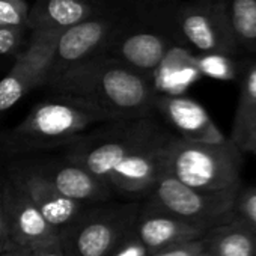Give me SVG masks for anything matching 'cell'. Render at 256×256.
<instances>
[{"mask_svg":"<svg viewBox=\"0 0 256 256\" xmlns=\"http://www.w3.org/2000/svg\"><path fill=\"white\" fill-rule=\"evenodd\" d=\"M11 244H12V241H11L8 210H6V204H5V198L2 194V190H0V252H4Z\"/></svg>","mask_w":256,"mask_h":256,"instance_id":"4316f807","label":"cell"},{"mask_svg":"<svg viewBox=\"0 0 256 256\" xmlns=\"http://www.w3.org/2000/svg\"><path fill=\"white\" fill-rule=\"evenodd\" d=\"M96 122H112V119L84 101L59 95L54 100L36 104L26 119L10 133L8 144L14 151L74 145Z\"/></svg>","mask_w":256,"mask_h":256,"instance_id":"7a4b0ae2","label":"cell"},{"mask_svg":"<svg viewBox=\"0 0 256 256\" xmlns=\"http://www.w3.org/2000/svg\"><path fill=\"white\" fill-rule=\"evenodd\" d=\"M200 256H214V254H211V253H210L208 250H205V252H204V253H202Z\"/></svg>","mask_w":256,"mask_h":256,"instance_id":"4dcf8cb0","label":"cell"},{"mask_svg":"<svg viewBox=\"0 0 256 256\" xmlns=\"http://www.w3.org/2000/svg\"><path fill=\"white\" fill-rule=\"evenodd\" d=\"M64 30H35L10 72L0 80V114L17 104L36 86H46L54 47Z\"/></svg>","mask_w":256,"mask_h":256,"instance_id":"ba28073f","label":"cell"},{"mask_svg":"<svg viewBox=\"0 0 256 256\" xmlns=\"http://www.w3.org/2000/svg\"><path fill=\"white\" fill-rule=\"evenodd\" d=\"M2 194L8 210L12 244L32 248L60 240V234L47 223L44 216L14 178L2 184Z\"/></svg>","mask_w":256,"mask_h":256,"instance_id":"8fae6325","label":"cell"},{"mask_svg":"<svg viewBox=\"0 0 256 256\" xmlns=\"http://www.w3.org/2000/svg\"><path fill=\"white\" fill-rule=\"evenodd\" d=\"M108 46H112L110 58L150 78L170 50L168 40L154 32H133L122 38L110 40Z\"/></svg>","mask_w":256,"mask_h":256,"instance_id":"2e32d148","label":"cell"},{"mask_svg":"<svg viewBox=\"0 0 256 256\" xmlns=\"http://www.w3.org/2000/svg\"><path fill=\"white\" fill-rule=\"evenodd\" d=\"M242 152L228 139L224 144H199L174 139L166 145L164 174L200 192H226L241 187Z\"/></svg>","mask_w":256,"mask_h":256,"instance_id":"3957f363","label":"cell"},{"mask_svg":"<svg viewBox=\"0 0 256 256\" xmlns=\"http://www.w3.org/2000/svg\"><path fill=\"white\" fill-rule=\"evenodd\" d=\"M206 250L214 256H256V230L235 217L206 234Z\"/></svg>","mask_w":256,"mask_h":256,"instance_id":"d6986e66","label":"cell"},{"mask_svg":"<svg viewBox=\"0 0 256 256\" xmlns=\"http://www.w3.org/2000/svg\"><path fill=\"white\" fill-rule=\"evenodd\" d=\"M0 253H2V252H0Z\"/></svg>","mask_w":256,"mask_h":256,"instance_id":"836d02e7","label":"cell"},{"mask_svg":"<svg viewBox=\"0 0 256 256\" xmlns=\"http://www.w3.org/2000/svg\"><path fill=\"white\" fill-rule=\"evenodd\" d=\"M196 66L200 76H208L217 80H235L238 76L236 66L230 58L206 54L196 58Z\"/></svg>","mask_w":256,"mask_h":256,"instance_id":"7402d4cb","label":"cell"},{"mask_svg":"<svg viewBox=\"0 0 256 256\" xmlns=\"http://www.w3.org/2000/svg\"><path fill=\"white\" fill-rule=\"evenodd\" d=\"M223 4L236 47L256 54V0H223Z\"/></svg>","mask_w":256,"mask_h":256,"instance_id":"44dd1931","label":"cell"},{"mask_svg":"<svg viewBox=\"0 0 256 256\" xmlns=\"http://www.w3.org/2000/svg\"><path fill=\"white\" fill-rule=\"evenodd\" d=\"M29 10L26 0H0V29H26Z\"/></svg>","mask_w":256,"mask_h":256,"instance_id":"603a6c76","label":"cell"},{"mask_svg":"<svg viewBox=\"0 0 256 256\" xmlns=\"http://www.w3.org/2000/svg\"><path fill=\"white\" fill-rule=\"evenodd\" d=\"M199 77L196 58L186 50L170 48L152 72L151 83L157 95H182Z\"/></svg>","mask_w":256,"mask_h":256,"instance_id":"ac0fdd59","label":"cell"},{"mask_svg":"<svg viewBox=\"0 0 256 256\" xmlns=\"http://www.w3.org/2000/svg\"><path fill=\"white\" fill-rule=\"evenodd\" d=\"M175 23L182 40L200 56L232 58L240 53L226 20L223 0H194L184 4L175 14Z\"/></svg>","mask_w":256,"mask_h":256,"instance_id":"52a82bcc","label":"cell"},{"mask_svg":"<svg viewBox=\"0 0 256 256\" xmlns=\"http://www.w3.org/2000/svg\"><path fill=\"white\" fill-rule=\"evenodd\" d=\"M90 0H36L29 10L26 29L65 30L92 18Z\"/></svg>","mask_w":256,"mask_h":256,"instance_id":"e0dca14e","label":"cell"},{"mask_svg":"<svg viewBox=\"0 0 256 256\" xmlns=\"http://www.w3.org/2000/svg\"><path fill=\"white\" fill-rule=\"evenodd\" d=\"M170 138L160 133L154 139L138 146L113 170L108 186L122 194L150 193L164 175L166 145Z\"/></svg>","mask_w":256,"mask_h":256,"instance_id":"30bf717a","label":"cell"},{"mask_svg":"<svg viewBox=\"0 0 256 256\" xmlns=\"http://www.w3.org/2000/svg\"><path fill=\"white\" fill-rule=\"evenodd\" d=\"M146 256H151V254H146Z\"/></svg>","mask_w":256,"mask_h":256,"instance_id":"d6a6232c","label":"cell"},{"mask_svg":"<svg viewBox=\"0 0 256 256\" xmlns=\"http://www.w3.org/2000/svg\"><path fill=\"white\" fill-rule=\"evenodd\" d=\"M211 229L194 224L168 214L145 212L140 210L134 232L145 248L152 256L154 253L194 240L204 238Z\"/></svg>","mask_w":256,"mask_h":256,"instance_id":"5bb4252c","label":"cell"},{"mask_svg":"<svg viewBox=\"0 0 256 256\" xmlns=\"http://www.w3.org/2000/svg\"><path fill=\"white\" fill-rule=\"evenodd\" d=\"M140 205L124 204L86 208L60 235L66 256H110L120 241L134 230Z\"/></svg>","mask_w":256,"mask_h":256,"instance_id":"5b68a950","label":"cell"},{"mask_svg":"<svg viewBox=\"0 0 256 256\" xmlns=\"http://www.w3.org/2000/svg\"><path fill=\"white\" fill-rule=\"evenodd\" d=\"M113 35V23L104 18H89L65 29L58 38L46 86L66 71L106 54Z\"/></svg>","mask_w":256,"mask_h":256,"instance_id":"9c48e42d","label":"cell"},{"mask_svg":"<svg viewBox=\"0 0 256 256\" xmlns=\"http://www.w3.org/2000/svg\"><path fill=\"white\" fill-rule=\"evenodd\" d=\"M241 152H242V154H244V152H252L253 156H256V130L247 138V140H246V144H244Z\"/></svg>","mask_w":256,"mask_h":256,"instance_id":"f546056e","label":"cell"},{"mask_svg":"<svg viewBox=\"0 0 256 256\" xmlns=\"http://www.w3.org/2000/svg\"><path fill=\"white\" fill-rule=\"evenodd\" d=\"M154 108L181 134L180 139L212 145L228 140L206 108L193 98L184 95H157Z\"/></svg>","mask_w":256,"mask_h":256,"instance_id":"7c38bea8","label":"cell"},{"mask_svg":"<svg viewBox=\"0 0 256 256\" xmlns=\"http://www.w3.org/2000/svg\"><path fill=\"white\" fill-rule=\"evenodd\" d=\"M11 178L17 181L47 223L60 235L84 212V208L88 206L64 196L36 168L17 170Z\"/></svg>","mask_w":256,"mask_h":256,"instance_id":"4fadbf2b","label":"cell"},{"mask_svg":"<svg viewBox=\"0 0 256 256\" xmlns=\"http://www.w3.org/2000/svg\"><path fill=\"white\" fill-rule=\"evenodd\" d=\"M241 187L226 192H200L164 174L148 193L142 211L168 214L194 224L214 229L235 218V198Z\"/></svg>","mask_w":256,"mask_h":256,"instance_id":"277c9868","label":"cell"},{"mask_svg":"<svg viewBox=\"0 0 256 256\" xmlns=\"http://www.w3.org/2000/svg\"><path fill=\"white\" fill-rule=\"evenodd\" d=\"M235 216L256 230V187L240 188L235 198Z\"/></svg>","mask_w":256,"mask_h":256,"instance_id":"cb8c5ba5","label":"cell"},{"mask_svg":"<svg viewBox=\"0 0 256 256\" xmlns=\"http://www.w3.org/2000/svg\"><path fill=\"white\" fill-rule=\"evenodd\" d=\"M28 250H29L30 256H66L62 248L60 240L47 242V244H41V246H36V247H32Z\"/></svg>","mask_w":256,"mask_h":256,"instance_id":"83f0119b","label":"cell"},{"mask_svg":"<svg viewBox=\"0 0 256 256\" xmlns=\"http://www.w3.org/2000/svg\"><path fill=\"white\" fill-rule=\"evenodd\" d=\"M256 130V60L247 64L241 72L240 98L234 116L230 136L228 138L240 151L247 138Z\"/></svg>","mask_w":256,"mask_h":256,"instance_id":"ffe728a7","label":"cell"},{"mask_svg":"<svg viewBox=\"0 0 256 256\" xmlns=\"http://www.w3.org/2000/svg\"><path fill=\"white\" fill-rule=\"evenodd\" d=\"M47 86L96 107L112 122L146 118L157 98L148 76L106 54L66 71Z\"/></svg>","mask_w":256,"mask_h":256,"instance_id":"6da1fadb","label":"cell"},{"mask_svg":"<svg viewBox=\"0 0 256 256\" xmlns=\"http://www.w3.org/2000/svg\"><path fill=\"white\" fill-rule=\"evenodd\" d=\"M64 196L83 205L110 199L113 190L89 170L70 160L36 168Z\"/></svg>","mask_w":256,"mask_h":256,"instance_id":"9a60e30c","label":"cell"},{"mask_svg":"<svg viewBox=\"0 0 256 256\" xmlns=\"http://www.w3.org/2000/svg\"><path fill=\"white\" fill-rule=\"evenodd\" d=\"M160 133L158 126L148 116L116 122L106 133L82 138L76 142L66 160L80 164L108 184L113 170L128 154Z\"/></svg>","mask_w":256,"mask_h":256,"instance_id":"8992f818","label":"cell"},{"mask_svg":"<svg viewBox=\"0 0 256 256\" xmlns=\"http://www.w3.org/2000/svg\"><path fill=\"white\" fill-rule=\"evenodd\" d=\"M0 256H30L29 250L24 248V247H20V246H16V244H11L10 247H6Z\"/></svg>","mask_w":256,"mask_h":256,"instance_id":"f1b7e54d","label":"cell"},{"mask_svg":"<svg viewBox=\"0 0 256 256\" xmlns=\"http://www.w3.org/2000/svg\"><path fill=\"white\" fill-rule=\"evenodd\" d=\"M26 29H0V54H10L18 50Z\"/></svg>","mask_w":256,"mask_h":256,"instance_id":"484cf974","label":"cell"},{"mask_svg":"<svg viewBox=\"0 0 256 256\" xmlns=\"http://www.w3.org/2000/svg\"><path fill=\"white\" fill-rule=\"evenodd\" d=\"M2 184H4V182H0V190H2Z\"/></svg>","mask_w":256,"mask_h":256,"instance_id":"1f68e13d","label":"cell"},{"mask_svg":"<svg viewBox=\"0 0 256 256\" xmlns=\"http://www.w3.org/2000/svg\"><path fill=\"white\" fill-rule=\"evenodd\" d=\"M206 250V235L200 240L176 244L168 248H163L152 256H200Z\"/></svg>","mask_w":256,"mask_h":256,"instance_id":"d4e9b609","label":"cell"}]
</instances>
